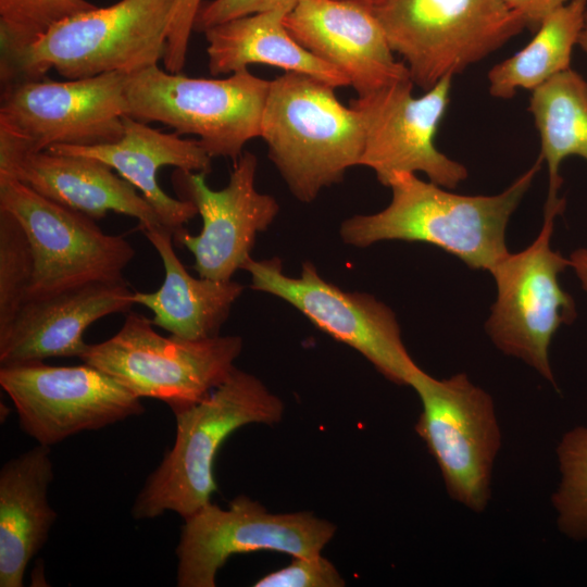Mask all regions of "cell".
<instances>
[{
	"label": "cell",
	"instance_id": "obj_28",
	"mask_svg": "<svg viewBox=\"0 0 587 587\" xmlns=\"http://www.w3.org/2000/svg\"><path fill=\"white\" fill-rule=\"evenodd\" d=\"M33 271V253L23 227L0 209V328L27 300Z\"/></svg>",
	"mask_w": 587,
	"mask_h": 587
},
{
	"label": "cell",
	"instance_id": "obj_6",
	"mask_svg": "<svg viewBox=\"0 0 587 587\" xmlns=\"http://www.w3.org/2000/svg\"><path fill=\"white\" fill-rule=\"evenodd\" d=\"M147 316L128 312L120 330L88 344L84 363L109 374L139 398L165 402L173 412L211 394L235 370L242 350L236 335L185 339L160 335Z\"/></svg>",
	"mask_w": 587,
	"mask_h": 587
},
{
	"label": "cell",
	"instance_id": "obj_26",
	"mask_svg": "<svg viewBox=\"0 0 587 587\" xmlns=\"http://www.w3.org/2000/svg\"><path fill=\"white\" fill-rule=\"evenodd\" d=\"M95 8L87 0H0V70L55 24Z\"/></svg>",
	"mask_w": 587,
	"mask_h": 587
},
{
	"label": "cell",
	"instance_id": "obj_16",
	"mask_svg": "<svg viewBox=\"0 0 587 587\" xmlns=\"http://www.w3.org/2000/svg\"><path fill=\"white\" fill-rule=\"evenodd\" d=\"M257 167V157L242 152L234 161L228 184L221 190L208 186L207 173L176 168L172 174L179 198L192 202L202 218L198 235L185 228L173 235L192 253V267L200 277L230 280L252 258L257 235L267 230L276 218L277 200L255 189Z\"/></svg>",
	"mask_w": 587,
	"mask_h": 587
},
{
	"label": "cell",
	"instance_id": "obj_21",
	"mask_svg": "<svg viewBox=\"0 0 587 587\" xmlns=\"http://www.w3.org/2000/svg\"><path fill=\"white\" fill-rule=\"evenodd\" d=\"M51 448L37 445L0 470V586L22 587L30 560L48 541L58 517L48 500Z\"/></svg>",
	"mask_w": 587,
	"mask_h": 587
},
{
	"label": "cell",
	"instance_id": "obj_5",
	"mask_svg": "<svg viewBox=\"0 0 587 587\" xmlns=\"http://www.w3.org/2000/svg\"><path fill=\"white\" fill-rule=\"evenodd\" d=\"M268 87L270 80L248 70L222 79L191 78L155 64L126 74L125 115L162 123L179 136L197 135L211 158L236 161L260 137Z\"/></svg>",
	"mask_w": 587,
	"mask_h": 587
},
{
	"label": "cell",
	"instance_id": "obj_30",
	"mask_svg": "<svg viewBox=\"0 0 587 587\" xmlns=\"http://www.w3.org/2000/svg\"><path fill=\"white\" fill-rule=\"evenodd\" d=\"M300 0H211L202 2L193 30L204 32L225 22L271 11L290 12Z\"/></svg>",
	"mask_w": 587,
	"mask_h": 587
},
{
	"label": "cell",
	"instance_id": "obj_20",
	"mask_svg": "<svg viewBox=\"0 0 587 587\" xmlns=\"http://www.w3.org/2000/svg\"><path fill=\"white\" fill-rule=\"evenodd\" d=\"M48 151L102 161L141 192L162 225L173 234L184 228L198 211L192 202L172 198L164 192L158 184V171L166 165L207 174L212 170V158L199 140L184 139L176 133H163L127 115L123 116V134L114 142L97 146L57 145Z\"/></svg>",
	"mask_w": 587,
	"mask_h": 587
},
{
	"label": "cell",
	"instance_id": "obj_17",
	"mask_svg": "<svg viewBox=\"0 0 587 587\" xmlns=\"http://www.w3.org/2000/svg\"><path fill=\"white\" fill-rule=\"evenodd\" d=\"M284 25L303 48L346 75L358 97L411 79L370 7L347 0H300L285 15Z\"/></svg>",
	"mask_w": 587,
	"mask_h": 587
},
{
	"label": "cell",
	"instance_id": "obj_9",
	"mask_svg": "<svg viewBox=\"0 0 587 587\" xmlns=\"http://www.w3.org/2000/svg\"><path fill=\"white\" fill-rule=\"evenodd\" d=\"M0 209L18 221L30 245L34 271L27 299L96 282H125L123 272L136 251L123 236L105 234L93 218L8 175H0Z\"/></svg>",
	"mask_w": 587,
	"mask_h": 587
},
{
	"label": "cell",
	"instance_id": "obj_2",
	"mask_svg": "<svg viewBox=\"0 0 587 587\" xmlns=\"http://www.w3.org/2000/svg\"><path fill=\"white\" fill-rule=\"evenodd\" d=\"M284 411L282 399L257 376L235 367L204 399L174 412V444L136 496L132 516L150 520L171 511L185 519L211 502L224 441L246 425L278 423Z\"/></svg>",
	"mask_w": 587,
	"mask_h": 587
},
{
	"label": "cell",
	"instance_id": "obj_8",
	"mask_svg": "<svg viewBox=\"0 0 587 587\" xmlns=\"http://www.w3.org/2000/svg\"><path fill=\"white\" fill-rule=\"evenodd\" d=\"M565 209L564 198L546 199L542 227L524 250L503 257L490 271L497 297L485 323L494 345L554 383L549 348L557 330L577 316L575 301L560 285L569 258L551 248L554 220Z\"/></svg>",
	"mask_w": 587,
	"mask_h": 587
},
{
	"label": "cell",
	"instance_id": "obj_29",
	"mask_svg": "<svg viewBox=\"0 0 587 587\" xmlns=\"http://www.w3.org/2000/svg\"><path fill=\"white\" fill-rule=\"evenodd\" d=\"M345 579L322 553L292 557L291 562L259 578L254 587H342Z\"/></svg>",
	"mask_w": 587,
	"mask_h": 587
},
{
	"label": "cell",
	"instance_id": "obj_11",
	"mask_svg": "<svg viewBox=\"0 0 587 587\" xmlns=\"http://www.w3.org/2000/svg\"><path fill=\"white\" fill-rule=\"evenodd\" d=\"M409 386L422 403L415 432L438 464L449 496L484 511L501 446L492 398L465 373L437 379L420 369Z\"/></svg>",
	"mask_w": 587,
	"mask_h": 587
},
{
	"label": "cell",
	"instance_id": "obj_4",
	"mask_svg": "<svg viewBox=\"0 0 587 587\" xmlns=\"http://www.w3.org/2000/svg\"><path fill=\"white\" fill-rule=\"evenodd\" d=\"M175 3L121 0L71 16L0 70L1 86L42 79L49 70L66 79H82L155 65L165 54Z\"/></svg>",
	"mask_w": 587,
	"mask_h": 587
},
{
	"label": "cell",
	"instance_id": "obj_34",
	"mask_svg": "<svg viewBox=\"0 0 587 587\" xmlns=\"http://www.w3.org/2000/svg\"><path fill=\"white\" fill-rule=\"evenodd\" d=\"M577 46L587 54V12L585 16V23L578 38Z\"/></svg>",
	"mask_w": 587,
	"mask_h": 587
},
{
	"label": "cell",
	"instance_id": "obj_33",
	"mask_svg": "<svg viewBox=\"0 0 587 587\" xmlns=\"http://www.w3.org/2000/svg\"><path fill=\"white\" fill-rule=\"evenodd\" d=\"M570 267L579 279L583 289L587 292V248H579L571 252Z\"/></svg>",
	"mask_w": 587,
	"mask_h": 587
},
{
	"label": "cell",
	"instance_id": "obj_12",
	"mask_svg": "<svg viewBox=\"0 0 587 587\" xmlns=\"http://www.w3.org/2000/svg\"><path fill=\"white\" fill-rule=\"evenodd\" d=\"M242 270L251 275L252 289L291 304L320 330L355 349L386 379L409 386L421 369L402 341L395 312L373 295L342 290L311 261L302 263L298 277L287 275L278 258H251Z\"/></svg>",
	"mask_w": 587,
	"mask_h": 587
},
{
	"label": "cell",
	"instance_id": "obj_35",
	"mask_svg": "<svg viewBox=\"0 0 587 587\" xmlns=\"http://www.w3.org/2000/svg\"><path fill=\"white\" fill-rule=\"evenodd\" d=\"M347 1L358 2V3L364 4L366 7L374 9L378 7L384 0H347Z\"/></svg>",
	"mask_w": 587,
	"mask_h": 587
},
{
	"label": "cell",
	"instance_id": "obj_10",
	"mask_svg": "<svg viewBox=\"0 0 587 587\" xmlns=\"http://www.w3.org/2000/svg\"><path fill=\"white\" fill-rule=\"evenodd\" d=\"M126 74L2 86L0 147L39 152L52 146L111 143L123 134Z\"/></svg>",
	"mask_w": 587,
	"mask_h": 587
},
{
	"label": "cell",
	"instance_id": "obj_31",
	"mask_svg": "<svg viewBox=\"0 0 587 587\" xmlns=\"http://www.w3.org/2000/svg\"><path fill=\"white\" fill-rule=\"evenodd\" d=\"M201 4L202 0H176L162 60L165 70L170 73H180L185 65L189 37Z\"/></svg>",
	"mask_w": 587,
	"mask_h": 587
},
{
	"label": "cell",
	"instance_id": "obj_24",
	"mask_svg": "<svg viewBox=\"0 0 587 587\" xmlns=\"http://www.w3.org/2000/svg\"><path fill=\"white\" fill-rule=\"evenodd\" d=\"M528 111L548 167L547 198H558L562 161L575 155L587 162V80L571 67L557 74L530 91Z\"/></svg>",
	"mask_w": 587,
	"mask_h": 587
},
{
	"label": "cell",
	"instance_id": "obj_19",
	"mask_svg": "<svg viewBox=\"0 0 587 587\" xmlns=\"http://www.w3.org/2000/svg\"><path fill=\"white\" fill-rule=\"evenodd\" d=\"M0 175L93 220L108 212L138 220L140 229L163 226L157 212L126 179L95 158L0 147Z\"/></svg>",
	"mask_w": 587,
	"mask_h": 587
},
{
	"label": "cell",
	"instance_id": "obj_27",
	"mask_svg": "<svg viewBox=\"0 0 587 587\" xmlns=\"http://www.w3.org/2000/svg\"><path fill=\"white\" fill-rule=\"evenodd\" d=\"M557 455L561 482L552 496L557 524L573 540H587V427L566 432Z\"/></svg>",
	"mask_w": 587,
	"mask_h": 587
},
{
	"label": "cell",
	"instance_id": "obj_15",
	"mask_svg": "<svg viewBox=\"0 0 587 587\" xmlns=\"http://www.w3.org/2000/svg\"><path fill=\"white\" fill-rule=\"evenodd\" d=\"M451 76L424 95H412L411 79L398 82L350 101L362 121L364 148L360 165L372 168L388 187L397 173L422 172L447 189L466 179L467 168L439 151L438 126L450 102Z\"/></svg>",
	"mask_w": 587,
	"mask_h": 587
},
{
	"label": "cell",
	"instance_id": "obj_1",
	"mask_svg": "<svg viewBox=\"0 0 587 587\" xmlns=\"http://www.w3.org/2000/svg\"><path fill=\"white\" fill-rule=\"evenodd\" d=\"M541 163L539 157L507 189L491 196L459 195L413 173H397L388 184L390 203L377 213L345 220L340 237L358 248L385 240L429 243L470 268L489 272L510 252L507 226Z\"/></svg>",
	"mask_w": 587,
	"mask_h": 587
},
{
	"label": "cell",
	"instance_id": "obj_23",
	"mask_svg": "<svg viewBox=\"0 0 587 587\" xmlns=\"http://www.w3.org/2000/svg\"><path fill=\"white\" fill-rule=\"evenodd\" d=\"M283 11L235 18L203 32L212 75L233 74L264 64L313 76L334 88L350 86L340 71L303 48L287 30Z\"/></svg>",
	"mask_w": 587,
	"mask_h": 587
},
{
	"label": "cell",
	"instance_id": "obj_32",
	"mask_svg": "<svg viewBox=\"0 0 587 587\" xmlns=\"http://www.w3.org/2000/svg\"><path fill=\"white\" fill-rule=\"evenodd\" d=\"M569 1L571 0H503L532 29H537L546 16Z\"/></svg>",
	"mask_w": 587,
	"mask_h": 587
},
{
	"label": "cell",
	"instance_id": "obj_22",
	"mask_svg": "<svg viewBox=\"0 0 587 587\" xmlns=\"http://www.w3.org/2000/svg\"><path fill=\"white\" fill-rule=\"evenodd\" d=\"M141 232L158 252L165 276L155 291H134L135 304L151 310L153 325L173 336L204 339L220 335L243 285L191 276L174 251L172 230L158 226Z\"/></svg>",
	"mask_w": 587,
	"mask_h": 587
},
{
	"label": "cell",
	"instance_id": "obj_13",
	"mask_svg": "<svg viewBox=\"0 0 587 587\" xmlns=\"http://www.w3.org/2000/svg\"><path fill=\"white\" fill-rule=\"evenodd\" d=\"M184 521L175 549L178 587H215L218 570L238 553H322L336 533L332 522L311 512H270L245 495L226 509L209 502Z\"/></svg>",
	"mask_w": 587,
	"mask_h": 587
},
{
	"label": "cell",
	"instance_id": "obj_3",
	"mask_svg": "<svg viewBox=\"0 0 587 587\" xmlns=\"http://www.w3.org/2000/svg\"><path fill=\"white\" fill-rule=\"evenodd\" d=\"M334 87L307 74L285 72L270 80L260 137L290 192L312 202L360 165L364 129Z\"/></svg>",
	"mask_w": 587,
	"mask_h": 587
},
{
	"label": "cell",
	"instance_id": "obj_18",
	"mask_svg": "<svg viewBox=\"0 0 587 587\" xmlns=\"http://www.w3.org/2000/svg\"><path fill=\"white\" fill-rule=\"evenodd\" d=\"M126 282H96L48 297L27 299L0 328V366L79 357L87 328L100 319L128 313L135 304Z\"/></svg>",
	"mask_w": 587,
	"mask_h": 587
},
{
	"label": "cell",
	"instance_id": "obj_14",
	"mask_svg": "<svg viewBox=\"0 0 587 587\" xmlns=\"http://www.w3.org/2000/svg\"><path fill=\"white\" fill-rule=\"evenodd\" d=\"M0 386L15 407L21 429L48 447L145 412L141 398L84 362L0 366Z\"/></svg>",
	"mask_w": 587,
	"mask_h": 587
},
{
	"label": "cell",
	"instance_id": "obj_25",
	"mask_svg": "<svg viewBox=\"0 0 587 587\" xmlns=\"http://www.w3.org/2000/svg\"><path fill=\"white\" fill-rule=\"evenodd\" d=\"M586 12L587 0H571L546 16L523 49L489 70L490 95L510 99L519 89L532 91L570 68Z\"/></svg>",
	"mask_w": 587,
	"mask_h": 587
},
{
	"label": "cell",
	"instance_id": "obj_7",
	"mask_svg": "<svg viewBox=\"0 0 587 587\" xmlns=\"http://www.w3.org/2000/svg\"><path fill=\"white\" fill-rule=\"evenodd\" d=\"M414 85L429 90L523 32L503 0H384L373 9Z\"/></svg>",
	"mask_w": 587,
	"mask_h": 587
}]
</instances>
